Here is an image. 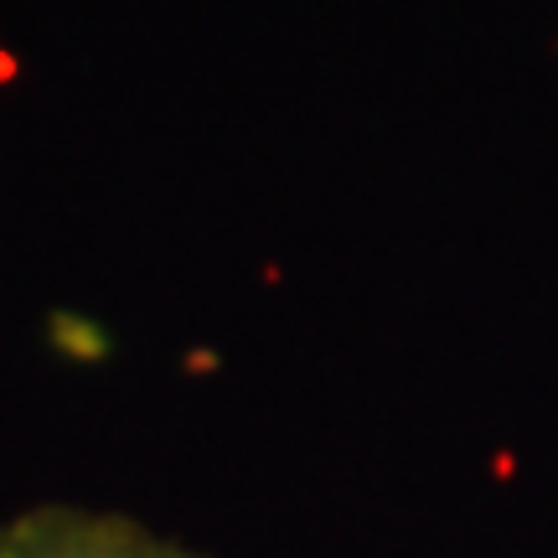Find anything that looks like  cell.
<instances>
[{
	"mask_svg": "<svg viewBox=\"0 0 558 558\" xmlns=\"http://www.w3.org/2000/svg\"><path fill=\"white\" fill-rule=\"evenodd\" d=\"M0 558H207L181 543L156 538L114 512L83 507H32L21 518L0 522Z\"/></svg>",
	"mask_w": 558,
	"mask_h": 558,
	"instance_id": "1",
	"label": "cell"
},
{
	"mask_svg": "<svg viewBox=\"0 0 558 558\" xmlns=\"http://www.w3.org/2000/svg\"><path fill=\"white\" fill-rule=\"evenodd\" d=\"M47 326H52V341L68 347V352H78V357H104V352H109V337H104V326H94V320L58 311Z\"/></svg>",
	"mask_w": 558,
	"mask_h": 558,
	"instance_id": "2",
	"label": "cell"
},
{
	"mask_svg": "<svg viewBox=\"0 0 558 558\" xmlns=\"http://www.w3.org/2000/svg\"><path fill=\"white\" fill-rule=\"evenodd\" d=\"M16 78H21V58L5 47V41H0V88H11Z\"/></svg>",
	"mask_w": 558,
	"mask_h": 558,
	"instance_id": "3",
	"label": "cell"
}]
</instances>
